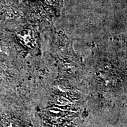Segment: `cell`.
<instances>
[{"mask_svg":"<svg viewBox=\"0 0 127 127\" xmlns=\"http://www.w3.org/2000/svg\"><path fill=\"white\" fill-rule=\"evenodd\" d=\"M4 127H17L16 122L13 120H7L4 123Z\"/></svg>","mask_w":127,"mask_h":127,"instance_id":"1","label":"cell"},{"mask_svg":"<svg viewBox=\"0 0 127 127\" xmlns=\"http://www.w3.org/2000/svg\"><path fill=\"white\" fill-rule=\"evenodd\" d=\"M58 101L60 103H61V104H64V105H68L69 104H70V101L69 100H68L66 98L63 97V96H60V97L58 98Z\"/></svg>","mask_w":127,"mask_h":127,"instance_id":"2","label":"cell"}]
</instances>
